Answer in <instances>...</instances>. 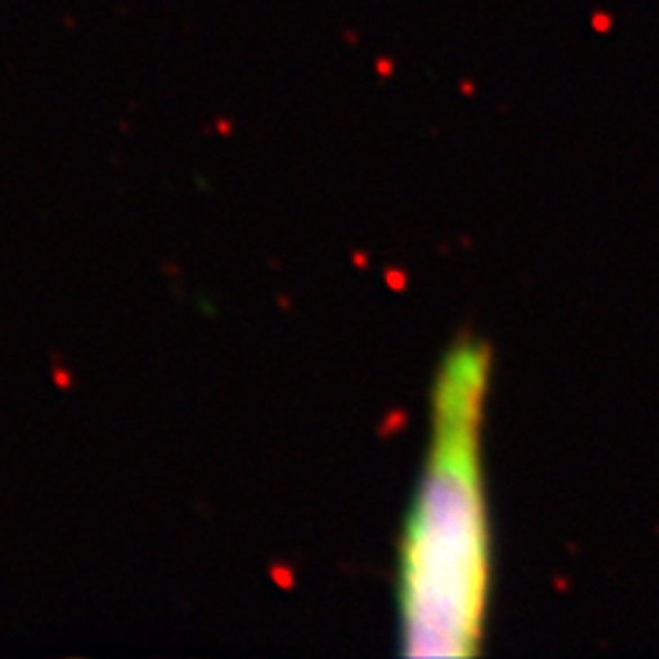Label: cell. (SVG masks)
<instances>
[{
  "label": "cell",
  "instance_id": "1",
  "mask_svg": "<svg viewBox=\"0 0 659 659\" xmlns=\"http://www.w3.org/2000/svg\"><path fill=\"white\" fill-rule=\"evenodd\" d=\"M489 366V349L462 339L434 376L426 465L399 541L396 593L410 656L481 648L492 574L481 439Z\"/></svg>",
  "mask_w": 659,
  "mask_h": 659
}]
</instances>
